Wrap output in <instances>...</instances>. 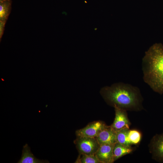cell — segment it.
Wrapping results in <instances>:
<instances>
[{"label": "cell", "mask_w": 163, "mask_h": 163, "mask_svg": "<svg viewBox=\"0 0 163 163\" xmlns=\"http://www.w3.org/2000/svg\"><path fill=\"white\" fill-rule=\"evenodd\" d=\"M6 22L0 21V41L3 35L5 24Z\"/></svg>", "instance_id": "15"}, {"label": "cell", "mask_w": 163, "mask_h": 163, "mask_svg": "<svg viewBox=\"0 0 163 163\" xmlns=\"http://www.w3.org/2000/svg\"><path fill=\"white\" fill-rule=\"evenodd\" d=\"M114 108L115 117L110 126L111 127L116 131L123 128H129L130 123L127 117L126 110L117 107Z\"/></svg>", "instance_id": "5"}, {"label": "cell", "mask_w": 163, "mask_h": 163, "mask_svg": "<svg viewBox=\"0 0 163 163\" xmlns=\"http://www.w3.org/2000/svg\"><path fill=\"white\" fill-rule=\"evenodd\" d=\"M143 79L154 91L163 94V45L156 43L146 51L142 59Z\"/></svg>", "instance_id": "2"}, {"label": "cell", "mask_w": 163, "mask_h": 163, "mask_svg": "<svg viewBox=\"0 0 163 163\" xmlns=\"http://www.w3.org/2000/svg\"><path fill=\"white\" fill-rule=\"evenodd\" d=\"M75 163H100V162L95 155L80 154Z\"/></svg>", "instance_id": "13"}, {"label": "cell", "mask_w": 163, "mask_h": 163, "mask_svg": "<svg viewBox=\"0 0 163 163\" xmlns=\"http://www.w3.org/2000/svg\"><path fill=\"white\" fill-rule=\"evenodd\" d=\"M107 126L101 121H95L77 130L76 135L77 137H96L99 133Z\"/></svg>", "instance_id": "4"}, {"label": "cell", "mask_w": 163, "mask_h": 163, "mask_svg": "<svg viewBox=\"0 0 163 163\" xmlns=\"http://www.w3.org/2000/svg\"><path fill=\"white\" fill-rule=\"evenodd\" d=\"M128 136L131 145L138 144L140 142L142 138L141 133L139 131L135 129H129Z\"/></svg>", "instance_id": "14"}, {"label": "cell", "mask_w": 163, "mask_h": 163, "mask_svg": "<svg viewBox=\"0 0 163 163\" xmlns=\"http://www.w3.org/2000/svg\"><path fill=\"white\" fill-rule=\"evenodd\" d=\"M129 129V128H125L116 131L117 142L125 145L131 146V145L128 136Z\"/></svg>", "instance_id": "12"}, {"label": "cell", "mask_w": 163, "mask_h": 163, "mask_svg": "<svg viewBox=\"0 0 163 163\" xmlns=\"http://www.w3.org/2000/svg\"><path fill=\"white\" fill-rule=\"evenodd\" d=\"M5 0H0V2H2V1H4Z\"/></svg>", "instance_id": "16"}, {"label": "cell", "mask_w": 163, "mask_h": 163, "mask_svg": "<svg viewBox=\"0 0 163 163\" xmlns=\"http://www.w3.org/2000/svg\"><path fill=\"white\" fill-rule=\"evenodd\" d=\"M100 145L114 144L117 142L116 132L111 126H107L102 129L96 137Z\"/></svg>", "instance_id": "8"}, {"label": "cell", "mask_w": 163, "mask_h": 163, "mask_svg": "<svg viewBox=\"0 0 163 163\" xmlns=\"http://www.w3.org/2000/svg\"><path fill=\"white\" fill-rule=\"evenodd\" d=\"M133 149L131 146H127L116 142L113 145V154L114 161L122 156L129 154L132 152Z\"/></svg>", "instance_id": "10"}, {"label": "cell", "mask_w": 163, "mask_h": 163, "mask_svg": "<svg viewBox=\"0 0 163 163\" xmlns=\"http://www.w3.org/2000/svg\"><path fill=\"white\" fill-rule=\"evenodd\" d=\"M11 0L0 2V21L6 22L11 12Z\"/></svg>", "instance_id": "11"}, {"label": "cell", "mask_w": 163, "mask_h": 163, "mask_svg": "<svg viewBox=\"0 0 163 163\" xmlns=\"http://www.w3.org/2000/svg\"><path fill=\"white\" fill-rule=\"evenodd\" d=\"M150 145L151 152L154 159L163 162V133L154 136Z\"/></svg>", "instance_id": "6"}, {"label": "cell", "mask_w": 163, "mask_h": 163, "mask_svg": "<svg viewBox=\"0 0 163 163\" xmlns=\"http://www.w3.org/2000/svg\"><path fill=\"white\" fill-rule=\"evenodd\" d=\"M114 145H101L95 155L100 163H112L114 160L113 149Z\"/></svg>", "instance_id": "7"}, {"label": "cell", "mask_w": 163, "mask_h": 163, "mask_svg": "<svg viewBox=\"0 0 163 163\" xmlns=\"http://www.w3.org/2000/svg\"><path fill=\"white\" fill-rule=\"evenodd\" d=\"M77 137L75 143L80 154L94 155L100 145L96 137Z\"/></svg>", "instance_id": "3"}, {"label": "cell", "mask_w": 163, "mask_h": 163, "mask_svg": "<svg viewBox=\"0 0 163 163\" xmlns=\"http://www.w3.org/2000/svg\"><path fill=\"white\" fill-rule=\"evenodd\" d=\"M100 93L108 104L126 110L143 108V98L139 89L130 84L120 82L102 88Z\"/></svg>", "instance_id": "1"}, {"label": "cell", "mask_w": 163, "mask_h": 163, "mask_svg": "<svg viewBox=\"0 0 163 163\" xmlns=\"http://www.w3.org/2000/svg\"><path fill=\"white\" fill-rule=\"evenodd\" d=\"M18 163H49L46 160H40L36 158L30 151V148L27 144L23 146L21 158Z\"/></svg>", "instance_id": "9"}]
</instances>
